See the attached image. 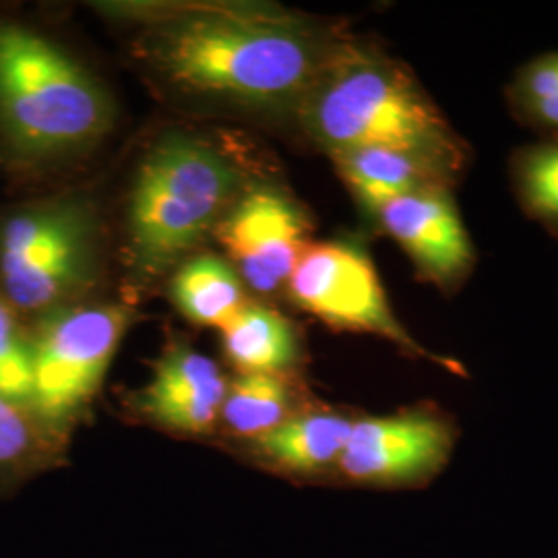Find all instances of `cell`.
<instances>
[{
    "label": "cell",
    "mask_w": 558,
    "mask_h": 558,
    "mask_svg": "<svg viewBox=\"0 0 558 558\" xmlns=\"http://www.w3.org/2000/svg\"><path fill=\"white\" fill-rule=\"evenodd\" d=\"M145 13L135 54L163 85L292 117L348 38L338 25L279 7L191 2Z\"/></svg>",
    "instance_id": "1"
},
{
    "label": "cell",
    "mask_w": 558,
    "mask_h": 558,
    "mask_svg": "<svg viewBox=\"0 0 558 558\" xmlns=\"http://www.w3.org/2000/svg\"><path fill=\"white\" fill-rule=\"evenodd\" d=\"M294 120L327 156L393 149L437 166L458 184L474 158L412 69L352 36L339 44Z\"/></svg>",
    "instance_id": "2"
},
{
    "label": "cell",
    "mask_w": 558,
    "mask_h": 558,
    "mask_svg": "<svg viewBox=\"0 0 558 558\" xmlns=\"http://www.w3.org/2000/svg\"><path fill=\"white\" fill-rule=\"evenodd\" d=\"M112 126L104 87L40 27L0 17V161L41 170L80 156Z\"/></svg>",
    "instance_id": "3"
},
{
    "label": "cell",
    "mask_w": 558,
    "mask_h": 558,
    "mask_svg": "<svg viewBox=\"0 0 558 558\" xmlns=\"http://www.w3.org/2000/svg\"><path fill=\"white\" fill-rule=\"evenodd\" d=\"M239 168L199 137L170 133L140 161L126 201V260L154 281L189 259L242 195Z\"/></svg>",
    "instance_id": "4"
},
{
    "label": "cell",
    "mask_w": 558,
    "mask_h": 558,
    "mask_svg": "<svg viewBox=\"0 0 558 558\" xmlns=\"http://www.w3.org/2000/svg\"><path fill=\"white\" fill-rule=\"evenodd\" d=\"M100 221L80 195L0 207V292L23 319L89 299L100 279Z\"/></svg>",
    "instance_id": "5"
},
{
    "label": "cell",
    "mask_w": 558,
    "mask_h": 558,
    "mask_svg": "<svg viewBox=\"0 0 558 558\" xmlns=\"http://www.w3.org/2000/svg\"><path fill=\"white\" fill-rule=\"evenodd\" d=\"M133 320L126 304L89 300L29 320V410L62 445L87 418Z\"/></svg>",
    "instance_id": "6"
},
{
    "label": "cell",
    "mask_w": 558,
    "mask_h": 558,
    "mask_svg": "<svg viewBox=\"0 0 558 558\" xmlns=\"http://www.w3.org/2000/svg\"><path fill=\"white\" fill-rule=\"evenodd\" d=\"M288 299L336 331L368 333L389 341L408 359L433 362L456 377L465 366L422 345L396 317L371 255L352 240L311 242L286 286Z\"/></svg>",
    "instance_id": "7"
},
{
    "label": "cell",
    "mask_w": 558,
    "mask_h": 558,
    "mask_svg": "<svg viewBox=\"0 0 558 558\" xmlns=\"http://www.w3.org/2000/svg\"><path fill=\"white\" fill-rule=\"evenodd\" d=\"M458 440V422L433 401L356 416L336 478L364 488H424L442 474Z\"/></svg>",
    "instance_id": "8"
},
{
    "label": "cell",
    "mask_w": 558,
    "mask_h": 558,
    "mask_svg": "<svg viewBox=\"0 0 558 558\" xmlns=\"http://www.w3.org/2000/svg\"><path fill=\"white\" fill-rule=\"evenodd\" d=\"M306 209L278 189H251L226 211L214 236L228 253L244 286L259 294L286 290L311 244Z\"/></svg>",
    "instance_id": "9"
},
{
    "label": "cell",
    "mask_w": 558,
    "mask_h": 558,
    "mask_svg": "<svg viewBox=\"0 0 558 558\" xmlns=\"http://www.w3.org/2000/svg\"><path fill=\"white\" fill-rule=\"evenodd\" d=\"M456 189L435 186L389 201L375 220L412 260L416 278L453 296L472 278L478 255L461 220Z\"/></svg>",
    "instance_id": "10"
},
{
    "label": "cell",
    "mask_w": 558,
    "mask_h": 558,
    "mask_svg": "<svg viewBox=\"0 0 558 558\" xmlns=\"http://www.w3.org/2000/svg\"><path fill=\"white\" fill-rule=\"evenodd\" d=\"M226 393L228 379L214 360L172 341L156 362L151 379L133 396V410L161 430L207 435L220 422Z\"/></svg>",
    "instance_id": "11"
},
{
    "label": "cell",
    "mask_w": 558,
    "mask_h": 558,
    "mask_svg": "<svg viewBox=\"0 0 558 558\" xmlns=\"http://www.w3.org/2000/svg\"><path fill=\"white\" fill-rule=\"evenodd\" d=\"M356 416L329 408L306 405L271 433L251 440L253 453L271 470L294 478H329L352 433Z\"/></svg>",
    "instance_id": "12"
},
{
    "label": "cell",
    "mask_w": 558,
    "mask_h": 558,
    "mask_svg": "<svg viewBox=\"0 0 558 558\" xmlns=\"http://www.w3.org/2000/svg\"><path fill=\"white\" fill-rule=\"evenodd\" d=\"M329 158L341 182L371 218H375L389 201L401 195L435 186H459L437 166L393 149H345L329 154Z\"/></svg>",
    "instance_id": "13"
},
{
    "label": "cell",
    "mask_w": 558,
    "mask_h": 558,
    "mask_svg": "<svg viewBox=\"0 0 558 558\" xmlns=\"http://www.w3.org/2000/svg\"><path fill=\"white\" fill-rule=\"evenodd\" d=\"M221 348L239 373L296 375L302 341L296 327L276 308L246 300L220 327Z\"/></svg>",
    "instance_id": "14"
},
{
    "label": "cell",
    "mask_w": 558,
    "mask_h": 558,
    "mask_svg": "<svg viewBox=\"0 0 558 558\" xmlns=\"http://www.w3.org/2000/svg\"><path fill=\"white\" fill-rule=\"evenodd\" d=\"M306 405L294 375L239 373L228 380L220 422L234 437L255 440Z\"/></svg>",
    "instance_id": "15"
},
{
    "label": "cell",
    "mask_w": 558,
    "mask_h": 558,
    "mask_svg": "<svg viewBox=\"0 0 558 558\" xmlns=\"http://www.w3.org/2000/svg\"><path fill=\"white\" fill-rule=\"evenodd\" d=\"M170 296L186 319L218 329L246 304L236 269L214 253L182 260L170 279Z\"/></svg>",
    "instance_id": "16"
},
{
    "label": "cell",
    "mask_w": 558,
    "mask_h": 558,
    "mask_svg": "<svg viewBox=\"0 0 558 558\" xmlns=\"http://www.w3.org/2000/svg\"><path fill=\"white\" fill-rule=\"evenodd\" d=\"M64 445L27 408L0 393V497L57 468Z\"/></svg>",
    "instance_id": "17"
},
{
    "label": "cell",
    "mask_w": 558,
    "mask_h": 558,
    "mask_svg": "<svg viewBox=\"0 0 558 558\" xmlns=\"http://www.w3.org/2000/svg\"><path fill=\"white\" fill-rule=\"evenodd\" d=\"M509 182L521 211L558 240V135L518 147Z\"/></svg>",
    "instance_id": "18"
},
{
    "label": "cell",
    "mask_w": 558,
    "mask_h": 558,
    "mask_svg": "<svg viewBox=\"0 0 558 558\" xmlns=\"http://www.w3.org/2000/svg\"><path fill=\"white\" fill-rule=\"evenodd\" d=\"M0 393L29 410L32 343L29 323L0 292ZM32 412V410H29Z\"/></svg>",
    "instance_id": "19"
},
{
    "label": "cell",
    "mask_w": 558,
    "mask_h": 558,
    "mask_svg": "<svg viewBox=\"0 0 558 558\" xmlns=\"http://www.w3.org/2000/svg\"><path fill=\"white\" fill-rule=\"evenodd\" d=\"M505 96L511 112L558 96V52L542 54L521 64L507 85Z\"/></svg>",
    "instance_id": "20"
},
{
    "label": "cell",
    "mask_w": 558,
    "mask_h": 558,
    "mask_svg": "<svg viewBox=\"0 0 558 558\" xmlns=\"http://www.w3.org/2000/svg\"><path fill=\"white\" fill-rule=\"evenodd\" d=\"M515 119L530 126L536 129L539 133L546 135H558V96L548 98V100L536 101L530 104L525 108H519L515 112H511Z\"/></svg>",
    "instance_id": "21"
}]
</instances>
